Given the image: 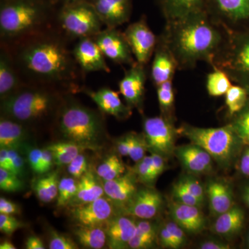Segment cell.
<instances>
[{"label": "cell", "instance_id": "cell-48", "mask_svg": "<svg viewBox=\"0 0 249 249\" xmlns=\"http://www.w3.org/2000/svg\"><path fill=\"white\" fill-rule=\"evenodd\" d=\"M9 155L12 168L11 172L19 178H22L25 172V161L24 158L16 150H9Z\"/></svg>", "mask_w": 249, "mask_h": 249}, {"label": "cell", "instance_id": "cell-19", "mask_svg": "<svg viewBox=\"0 0 249 249\" xmlns=\"http://www.w3.org/2000/svg\"><path fill=\"white\" fill-rule=\"evenodd\" d=\"M22 78L9 51L1 46L0 52V97H9L22 86Z\"/></svg>", "mask_w": 249, "mask_h": 249}, {"label": "cell", "instance_id": "cell-44", "mask_svg": "<svg viewBox=\"0 0 249 249\" xmlns=\"http://www.w3.org/2000/svg\"><path fill=\"white\" fill-rule=\"evenodd\" d=\"M89 170L88 160L83 153L77 156L71 160L70 164L67 165V171L72 178L80 179Z\"/></svg>", "mask_w": 249, "mask_h": 249}, {"label": "cell", "instance_id": "cell-52", "mask_svg": "<svg viewBox=\"0 0 249 249\" xmlns=\"http://www.w3.org/2000/svg\"><path fill=\"white\" fill-rule=\"evenodd\" d=\"M151 157L154 177L156 179L164 171L165 165L164 157L159 154L155 153V152H151Z\"/></svg>", "mask_w": 249, "mask_h": 249}, {"label": "cell", "instance_id": "cell-8", "mask_svg": "<svg viewBox=\"0 0 249 249\" xmlns=\"http://www.w3.org/2000/svg\"><path fill=\"white\" fill-rule=\"evenodd\" d=\"M143 136L147 150L163 157L175 151V129L164 118H145L142 124Z\"/></svg>", "mask_w": 249, "mask_h": 249}, {"label": "cell", "instance_id": "cell-42", "mask_svg": "<svg viewBox=\"0 0 249 249\" xmlns=\"http://www.w3.org/2000/svg\"><path fill=\"white\" fill-rule=\"evenodd\" d=\"M159 103L163 110H168L172 107L174 103V91L173 85L170 80L159 85L157 89Z\"/></svg>", "mask_w": 249, "mask_h": 249}, {"label": "cell", "instance_id": "cell-57", "mask_svg": "<svg viewBox=\"0 0 249 249\" xmlns=\"http://www.w3.org/2000/svg\"><path fill=\"white\" fill-rule=\"evenodd\" d=\"M0 168L11 172L12 170L9 149L1 148L0 150Z\"/></svg>", "mask_w": 249, "mask_h": 249}, {"label": "cell", "instance_id": "cell-2", "mask_svg": "<svg viewBox=\"0 0 249 249\" xmlns=\"http://www.w3.org/2000/svg\"><path fill=\"white\" fill-rule=\"evenodd\" d=\"M62 102L54 88L23 85L14 94L1 100V110L4 117L24 124H32L58 112Z\"/></svg>", "mask_w": 249, "mask_h": 249}, {"label": "cell", "instance_id": "cell-29", "mask_svg": "<svg viewBox=\"0 0 249 249\" xmlns=\"http://www.w3.org/2000/svg\"><path fill=\"white\" fill-rule=\"evenodd\" d=\"M78 243L86 249H101L107 243L106 228L77 225L73 229Z\"/></svg>", "mask_w": 249, "mask_h": 249}, {"label": "cell", "instance_id": "cell-37", "mask_svg": "<svg viewBox=\"0 0 249 249\" xmlns=\"http://www.w3.org/2000/svg\"><path fill=\"white\" fill-rule=\"evenodd\" d=\"M24 187L20 178L16 174L0 168V188L6 193H16Z\"/></svg>", "mask_w": 249, "mask_h": 249}, {"label": "cell", "instance_id": "cell-15", "mask_svg": "<svg viewBox=\"0 0 249 249\" xmlns=\"http://www.w3.org/2000/svg\"><path fill=\"white\" fill-rule=\"evenodd\" d=\"M106 28H116L128 21L131 0H89Z\"/></svg>", "mask_w": 249, "mask_h": 249}, {"label": "cell", "instance_id": "cell-17", "mask_svg": "<svg viewBox=\"0 0 249 249\" xmlns=\"http://www.w3.org/2000/svg\"><path fill=\"white\" fill-rule=\"evenodd\" d=\"M84 92L92 99L101 112L124 119L131 114L130 107L125 106L119 97V92L109 88H103L97 91L84 89Z\"/></svg>", "mask_w": 249, "mask_h": 249}, {"label": "cell", "instance_id": "cell-35", "mask_svg": "<svg viewBox=\"0 0 249 249\" xmlns=\"http://www.w3.org/2000/svg\"><path fill=\"white\" fill-rule=\"evenodd\" d=\"M247 93L244 88L231 86L226 93V105L231 115L240 112L245 107Z\"/></svg>", "mask_w": 249, "mask_h": 249}, {"label": "cell", "instance_id": "cell-41", "mask_svg": "<svg viewBox=\"0 0 249 249\" xmlns=\"http://www.w3.org/2000/svg\"><path fill=\"white\" fill-rule=\"evenodd\" d=\"M232 125L243 143L249 146V107L241 113Z\"/></svg>", "mask_w": 249, "mask_h": 249}, {"label": "cell", "instance_id": "cell-43", "mask_svg": "<svg viewBox=\"0 0 249 249\" xmlns=\"http://www.w3.org/2000/svg\"><path fill=\"white\" fill-rule=\"evenodd\" d=\"M49 248L50 249H78V246L71 237L62 235L55 231H52Z\"/></svg>", "mask_w": 249, "mask_h": 249}, {"label": "cell", "instance_id": "cell-59", "mask_svg": "<svg viewBox=\"0 0 249 249\" xmlns=\"http://www.w3.org/2000/svg\"><path fill=\"white\" fill-rule=\"evenodd\" d=\"M199 248L201 249H230V247L224 242L209 240L201 243L199 246Z\"/></svg>", "mask_w": 249, "mask_h": 249}, {"label": "cell", "instance_id": "cell-38", "mask_svg": "<svg viewBox=\"0 0 249 249\" xmlns=\"http://www.w3.org/2000/svg\"><path fill=\"white\" fill-rule=\"evenodd\" d=\"M134 168V174L139 181L144 183H152L155 181L151 155L145 156L137 162Z\"/></svg>", "mask_w": 249, "mask_h": 249}, {"label": "cell", "instance_id": "cell-21", "mask_svg": "<svg viewBox=\"0 0 249 249\" xmlns=\"http://www.w3.org/2000/svg\"><path fill=\"white\" fill-rule=\"evenodd\" d=\"M137 227V222L127 216H115L106 225L107 243L109 249L128 248Z\"/></svg>", "mask_w": 249, "mask_h": 249}, {"label": "cell", "instance_id": "cell-28", "mask_svg": "<svg viewBox=\"0 0 249 249\" xmlns=\"http://www.w3.org/2000/svg\"><path fill=\"white\" fill-rule=\"evenodd\" d=\"M175 69V60L170 52L163 49L157 50L152 65V78L155 84L159 86L170 80Z\"/></svg>", "mask_w": 249, "mask_h": 249}, {"label": "cell", "instance_id": "cell-10", "mask_svg": "<svg viewBox=\"0 0 249 249\" xmlns=\"http://www.w3.org/2000/svg\"><path fill=\"white\" fill-rule=\"evenodd\" d=\"M106 58L117 64L134 65L132 52L124 34L116 28H106L93 36Z\"/></svg>", "mask_w": 249, "mask_h": 249}, {"label": "cell", "instance_id": "cell-45", "mask_svg": "<svg viewBox=\"0 0 249 249\" xmlns=\"http://www.w3.org/2000/svg\"><path fill=\"white\" fill-rule=\"evenodd\" d=\"M22 225L14 215L0 213V231L3 233L11 236Z\"/></svg>", "mask_w": 249, "mask_h": 249}, {"label": "cell", "instance_id": "cell-11", "mask_svg": "<svg viewBox=\"0 0 249 249\" xmlns=\"http://www.w3.org/2000/svg\"><path fill=\"white\" fill-rule=\"evenodd\" d=\"M124 35L137 62L142 65L146 64L155 49L156 37L145 19L130 24Z\"/></svg>", "mask_w": 249, "mask_h": 249}, {"label": "cell", "instance_id": "cell-36", "mask_svg": "<svg viewBox=\"0 0 249 249\" xmlns=\"http://www.w3.org/2000/svg\"><path fill=\"white\" fill-rule=\"evenodd\" d=\"M78 181L73 178H64L60 180L57 206L62 207L70 204L76 196L78 190Z\"/></svg>", "mask_w": 249, "mask_h": 249}, {"label": "cell", "instance_id": "cell-13", "mask_svg": "<svg viewBox=\"0 0 249 249\" xmlns=\"http://www.w3.org/2000/svg\"><path fill=\"white\" fill-rule=\"evenodd\" d=\"M145 72L143 65L136 62L119 83V92L129 107H141L145 93Z\"/></svg>", "mask_w": 249, "mask_h": 249}, {"label": "cell", "instance_id": "cell-3", "mask_svg": "<svg viewBox=\"0 0 249 249\" xmlns=\"http://www.w3.org/2000/svg\"><path fill=\"white\" fill-rule=\"evenodd\" d=\"M49 13L45 0H3L0 7L1 41L13 43L47 29Z\"/></svg>", "mask_w": 249, "mask_h": 249}, {"label": "cell", "instance_id": "cell-22", "mask_svg": "<svg viewBox=\"0 0 249 249\" xmlns=\"http://www.w3.org/2000/svg\"><path fill=\"white\" fill-rule=\"evenodd\" d=\"M29 134L24 124L9 119L1 118L0 121V147L18 150L24 145Z\"/></svg>", "mask_w": 249, "mask_h": 249}, {"label": "cell", "instance_id": "cell-25", "mask_svg": "<svg viewBox=\"0 0 249 249\" xmlns=\"http://www.w3.org/2000/svg\"><path fill=\"white\" fill-rule=\"evenodd\" d=\"M245 214L240 206H233L217 216L213 225V231L223 237H231L240 231L245 223Z\"/></svg>", "mask_w": 249, "mask_h": 249}, {"label": "cell", "instance_id": "cell-63", "mask_svg": "<svg viewBox=\"0 0 249 249\" xmlns=\"http://www.w3.org/2000/svg\"><path fill=\"white\" fill-rule=\"evenodd\" d=\"M248 245L249 247V237H248Z\"/></svg>", "mask_w": 249, "mask_h": 249}, {"label": "cell", "instance_id": "cell-27", "mask_svg": "<svg viewBox=\"0 0 249 249\" xmlns=\"http://www.w3.org/2000/svg\"><path fill=\"white\" fill-rule=\"evenodd\" d=\"M165 14L173 19H182L205 11L207 0H160Z\"/></svg>", "mask_w": 249, "mask_h": 249}, {"label": "cell", "instance_id": "cell-62", "mask_svg": "<svg viewBox=\"0 0 249 249\" xmlns=\"http://www.w3.org/2000/svg\"><path fill=\"white\" fill-rule=\"evenodd\" d=\"M62 1L63 4H70V3L76 2V1H82V0H59Z\"/></svg>", "mask_w": 249, "mask_h": 249}, {"label": "cell", "instance_id": "cell-50", "mask_svg": "<svg viewBox=\"0 0 249 249\" xmlns=\"http://www.w3.org/2000/svg\"><path fill=\"white\" fill-rule=\"evenodd\" d=\"M159 237H160V242L162 247H165V248L178 249V245L174 240L173 236L164 225L160 229Z\"/></svg>", "mask_w": 249, "mask_h": 249}, {"label": "cell", "instance_id": "cell-56", "mask_svg": "<svg viewBox=\"0 0 249 249\" xmlns=\"http://www.w3.org/2000/svg\"><path fill=\"white\" fill-rule=\"evenodd\" d=\"M129 135L124 136L119 139L116 143V148H117V151L119 152V155L121 156H129Z\"/></svg>", "mask_w": 249, "mask_h": 249}, {"label": "cell", "instance_id": "cell-23", "mask_svg": "<svg viewBox=\"0 0 249 249\" xmlns=\"http://www.w3.org/2000/svg\"><path fill=\"white\" fill-rule=\"evenodd\" d=\"M206 193L209 198L210 210L214 216L227 212L234 206L231 188L222 181H210L206 186Z\"/></svg>", "mask_w": 249, "mask_h": 249}, {"label": "cell", "instance_id": "cell-47", "mask_svg": "<svg viewBox=\"0 0 249 249\" xmlns=\"http://www.w3.org/2000/svg\"><path fill=\"white\" fill-rule=\"evenodd\" d=\"M27 157L31 169L36 173H45L42 162V150L37 148L30 149L28 151Z\"/></svg>", "mask_w": 249, "mask_h": 249}, {"label": "cell", "instance_id": "cell-49", "mask_svg": "<svg viewBox=\"0 0 249 249\" xmlns=\"http://www.w3.org/2000/svg\"><path fill=\"white\" fill-rule=\"evenodd\" d=\"M164 226L173 236L174 240L176 242L178 248L182 247L186 243V237L184 230L182 228L179 227L176 222L173 220L172 222L165 223Z\"/></svg>", "mask_w": 249, "mask_h": 249}, {"label": "cell", "instance_id": "cell-34", "mask_svg": "<svg viewBox=\"0 0 249 249\" xmlns=\"http://www.w3.org/2000/svg\"><path fill=\"white\" fill-rule=\"evenodd\" d=\"M229 77L224 72L216 70L208 76L206 88L210 96L219 97L227 93L231 87Z\"/></svg>", "mask_w": 249, "mask_h": 249}, {"label": "cell", "instance_id": "cell-20", "mask_svg": "<svg viewBox=\"0 0 249 249\" xmlns=\"http://www.w3.org/2000/svg\"><path fill=\"white\" fill-rule=\"evenodd\" d=\"M170 213L174 222L190 233H198L204 231L206 221L198 206L173 201L170 205Z\"/></svg>", "mask_w": 249, "mask_h": 249}, {"label": "cell", "instance_id": "cell-18", "mask_svg": "<svg viewBox=\"0 0 249 249\" xmlns=\"http://www.w3.org/2000/svg\"><path fill=\"white\" fill-rule=\"evenodd\" d=\"M103 182L105 196L117 208L124 209L137 191L135 178L132 174Z\"/></svg>", "mask_w": 249, "mask_h": 249}, {"label": "cell", "instance_id": "cell-31", "mask_svg": "<svg viewBox=\"0 0 249 249\" xmlns=\"http://www.w3.org/2000/svg\"><path fill=\"white\" fill-rule=\"evenodd\" d=\"M46 147L52 152L54 162L59 166L70 164L73 159L87 149L74 142L65 141L51 144Z\"/></svg>", "mask_w": 249, "mask_h": 249}, {"label": "cell", "instance_id": "cell-51", "mask_svg": "<svg viewBox=\"0 0 249 249\" xmlns=\"http://www.w3.org/2000/svg\"><path fill=\"white\" fill-rule=\"evenodd\" d=\"M0 213L17 214L20 213V209L17 204L4 197L0 198Z\"/></svg>", "mask_w": 249, "mask_h": 249}, {"label": "cell", "instance_id": "cell-32", "mask_svg": "<svg viewBox=\"0 0 249 249\" xmlns=\"http://www.w3.org/2000/svg\"><path fill=\"white\" fill-rule=\"evenodd\" d=\"M58 174L57 172L49 174L37 179L34 185L36 196L41 202L50 203L57 199L58 195Z\"/></svg>", "mask_w": 249, "mask_h": 249}, {"label": "cell", "instance_id": "cell-33", "mask_svg": "<svg viewBox=\"0 0 249 249\" xmlns=\"http://www.w3.org/2000/svg\"><path fill=\"white\" fill-rule=\"evenodd\" d=\"M126 168L115 155L108 156L96 169V175L103 181H109L122 176Z\"/></svg>", "mask_w": 249, "mask_h": 249}, {"label": "cell", "instance_id": "cell-14", "mask_svg": "<svg viewBox=\"0 0 249 249\" xmlns=\"http://www.w3.org/2000/svg\"><path fill=\"white\" fill-rule=\"evenodd\" d=\"M163 204L160 193L151 188L137 190L133 197L124 208L128 215L139 219H152L157 215Z\"/></svg>", "mask_w": 249, "mask_h": 249}, {"label": "cell", "instance_id": "cell-1", "mask_svg": "<svg viewBox=\"0 0 249 249\" xmlns=\"http://www.w3.org/2000/svg\"><path fill=\"white\" fill-rule=\"evenodd\" d=\"M12 44L13 49L8 50L21 78L54 88L74 85L78 80L80 67L58 35L45 29Z\"/></svg>", "mask_w": 249, "mask_h": 249}, {"label": "cell", "instance_id": "cell-6", "mask_svg": "<svg viewBox=\"0 0 249 249\" xmlns=\"http://www.w3.org/2000/svg\"><path fill=\"white\" fill-rule=\"evenodd\" d=\"M178 132L189 139L191 143L209 152L213 160L224 168L232 164L244 144L232 124L216 128H201L184 124Z\"/></svg>", "mask_w": 249, "mask_h": 249}, {"label": "cell", "instance_id": "cell-7", "mask_svg": "<svg viewBox=\"0 0 249 249\" xmlns=\"http://www.w3.org/2000/svg\"><path fill=\"white\" fill-rule=\"evenodd\" d=\"M58 19L62 30L72 38L93 37L103 25L89 0L63 4Z\"/></svg>", "mask_w": 249, "mask_h": 249}, {"label": "cell", "instance_id": "cell-60", "mask_svg": "<svg viewBox=\"0 0 249 249\" xmlns=\"http://www.w3.org/2000/svg\"><path fill=\"white\" fill-rule=\"evenodd\" d=\"M0 249H16V247H15L14 244L11 243L9 240H5L4 242H1L0 245Z\"/></svg>", "mask_w": 249, "mask_h": 249}, {"label": "cell", "instance_id": "cell-54", "mask_svg": "<svg viewBox=\"0 0 249 249\" xmlns=\"http://www.w3.org/2000/svg\"><path fill=\"white\" fill-rule=\"evenodd\" d=\"M239 169L242 175L249 178V146L245 149L241 157Z\"/></svg>", "mask_w": 249, "mask_h": 249}, {"label": "cell", "instance_id": "cell-4", "mask_svg": "<svg viewBox=\"0 0 249 249\" xmlns=\"http://www.w3.org/2000/svg\"><path fill=\"white\" fill-rule=\"evenodd\" d=\"M57 127L65 142L85 148L97 147L106 132L102 114L70 99L63 101L57 113Z\"/></svg>", "mask_w": 249, "mask_h": 249}, {"label": "cell", "instance_id": "cell-16", "mask_svg": "<svg viewBox=\"0 0 249 249\" xmlns=\"http://www.w3.org/2000/svg\"><path fill=\"white\" fill-rule=\"evenodd\" d=\"M178 160L189 173H209L213 169V158L202 147L191 143L175 149Z\"/></svg>", "mask_w": 249, "mask_h": 249}, {"label": "cell", "instance_id": "cell-61", "mask_svg": "<svg viewBox=\"0 0 249 249\" xmlns=\"http://www.w3.org/2000/svg\"><path fill=\"white\" fill-rule=\"evenodd\" d=\"M243 199L246 205L249 208V184L245 187L243 192Z\"/></svg>", "mask_w": 249, "mask_h": 249}, {"label": "cell", "instance_id": "cell-26", "mask_svg": "<svg viewBox=\"0 0 249 249\" xmlns=\"http://www.w3.org/2000/svg\"><path fill=\"white\" fill-rule=\"evenodd\" d=\"M231 20L249 18V0H207V6Z\"/></svg>", "mask_w": 249, "mask_h": 249}, {"label": "cell", "instance_id": "cell-55", "mask_svg": "<svg viewBox=\"0 0 249 249\" xmlns=\"http://www.w3.org/2000/svg\"><path fill=\"white\" fill-rule=\"evenodd\" d=\"M42 162H43L44 172L47 173L50 170L53 165L54 162L53 156L52 152L45 147L42 149Z\"/></svg>", "mask_w": 249, "mask_h": 249}, {"label": "cell", "instance_id": "cell-5", "mask_svg": "<svg viewBox=\"0 0 249 249\" xmlns=\"http://www.w3.org/2000/svg\"><path fill=\"white\" fill-rule=\"evenodd\" d=\"M205 17L204 11L178 19L181 24L175 31L173 45L181 60L192 62L208 58L219 45V33Z\"/></svg>", "mask_w": 249, "mask_h": 249}, {"label": "cell", "instance_id": "cell-39", "mask_svg": "<svg viewBox=\"0 0 249 249\" xmlns=\"http://www.w3.org/2000/svg\"><path fill=\"white\" fill-rule=\"evenodd\" d=\"M129 139V157L137 163L145 157L147 150L146 142L143 135L137 134H128Z\"/></svg>", "mask_w": 249, "mask_h": 249}, {"label": "cell", "instance_id": "cell-24", "mask_svg": "<svg viewBox=\"0 0 249 249\" xmlns=\"http://www.w3.org/2000/svg\"><path fill=\"white\" fill-rule=\"evenodd\" d=\"M105 196L103 184L97 179L91 170L88 171L80 178L76 196L68 206H79L88 204L103 197Z\"/></svg>", "mask_w": 249, "mask_h": 249}, {"label": "cell", "instance_id": "cell-40", "mask_svg": "<svg viewBox=\"0 0 249 249\" xmlns=\"http://www.w3.org/2000/svg\"><path fill=\"white\" fill-rule=\"evenodd\" d=\"M173 196L175 201L181 204L191 205V206H199L202 204V201L192 195L187 191L179 182L175 183L173 188Z\"/></svg>", "mask_w": 249, "mask_h": 249}, {"label": "cell", "instance_id": "cell-9", "mask_svg": "<svg viewBox=\"0 0 249 249\" xmlns=\"http://www.w3.org/2000/svg\"><path fill=\"white\" fill-rule=\"evenodd\" d=\"M115 207L108 198L103 196L88 204L72 206L70 214L77 225L106 228L115 217Z\"/></svg>", "mask_w": 249, "mask_h": 249}, {"label": "cell", "instance_id": "cell-58", "mask_svg": "<svg viewBox=\"0 0 249 249\" xmlns=\"http://www.w3.org/2000/svg\"><path fill=\"white\" fill-rule=\"evenodd\" d=\"M26 249H45V247L43 242L36 235L28 237L25 243Z\"/></svg>", "mask_w": 249, "mask_h": 249}, {"label": "cell", "instance_id": "cell-30", "mask_svg": "<svg viewBox=\"0 0 249 249\" xmlns=\"http://www.w3.org/2000/svg\"><path fill=\"white\" fill-rule=\"evenodd\" d=\"M157 231L153 224L145 219L137 222L135 232L129 242L128 248L144 249L152 247L157 239Z\"/></svg>", "mask_w": 249, "mask_h": 249}, {"label": "cell", "instance_id": "cell-46", "mask_svg": "<svg viewBox=\"0 0 249 249\" xmlns=\"http://www.w3.org/2000/svg\"><path fill=\"white\" fill-rule=\"evenodd\" d=\"M185 188L196 196L199 200L204 202V190L199 181L192 178H185L178 181Z\"/></svg>", "mask_w": 249, "mask_h": 249}, {"label": "cell", "instance_id": "cell-12", "mask_svg": "<svg viewBox=\"0 0 249 249\" xmlns=\"http://www.w3.org/2000/svg\"><path fill=\"white\" fill-rule=\"evenodd\" d=\"M72 52L82 71L110 72L106 57L93 37L79 39Z\"/></svg>", "mask_w": 249, "mask_h": 249}, {"label": "cell", "instance_id": "cell-53", "mask_svg": "<svg viewBox=\"0 0 249 249\" xmlns=\"http://www.w3.org/2000/svg\"><path fill=\"white\" fill-rule=\"evenodd\" d=\"M237 62L242 70L249 72V42L245 44L240 49L237 54Z\"/></svg>", "mask_w": 249, "mask_h": 249}]
</instances>
